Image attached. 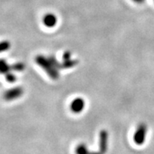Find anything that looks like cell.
Segmentation results:
<instances>
[{
    "label": "cell",
    "mask_w": 154,
    "mask_h": 154,
    "mask_svg": "<svg viewBox=\"0 0 154 154\" xmlns=\"http://www.w3.org/2000/svg\"><path fill=\"white\" fill-rule=\"evenodd\" d=\"M72 54L69 52V51H67L65 52L64 54H63V61H67V60H69V59H72Z\"/></svg>",
    "instance_id": "obj_13"
},
{
    "label": "cell",
    "mask_w": 154,
    "mask_h": 154,
    "mask_svg": "<svg viewBox=\"0 0 154 154\" xmlns=\"http://www.w3.org/2000/svg\"><path fill=\"white\" fill-rule=\"evenodd\" d=\"M78 61L76 60H72V59H69L67 61H63V62L61 63V69H67L72 68L77 65Z\"/></svg>",
    "instance_id": "obj_9"
},
{
    "label": "cell",
    "mask_w": 154,
    "mask_h": 154,
    "mask_svg": "<svg viewBox=\"0 0 154 154\" xmlns=\"http://www.w3.org/2000/svg\"><path fill=\"white\" fill-rule=\"evenodd\" d=\"M24 94V89L21 87H15L7 90L3 93V98L6 101H11L20 97Z\"/></svg>",
    "instance_id": "obj_3"
},
{
    "label": "cell",
    "mask_w": 154,
    "mask_h": 154,
    "mask_svg": "<svg viewBox=\"0 0 154 154\" xmlns=\"http://www.w3.org/2000/svg\"><path fill=\"white\" fill-rule=\"evenodd\" d=\"M35 61L40 68L43 69V71L47 72L49 77L52 79H58L60 77L59 69L55 67L52 61L50 60L49 57H45L43 55H38L35 58Z\"/></svg>",
    "instance_id": "obj_1"
},
{
    "label": "cell",
    "mask_w": 154,
    "mask_h": 154,
    "mask_svg": "<svg viewBox=\"0 0 154 154\" xmlns=\"http://www.w3.org/2000/svg\"><path fill=\"white\" fill-rule=\"evenodd\" d=\"M109 144V134L106 130H102L99 133V151L102 154H106Z\"/></svg>",
    "instance_id": "obj_4"
},
{
    "label": "cell",
    "mask_w": 154,
    "mask_h": 154,
    "mask_svg": "<svg viewBox=\"0 0 154 154\" xmlns=\"http://www.w3.org/2000/svg\"><path fill=\"white\" fill-rule=\"evenodd\" d=\"M85 108V101L82 97H76L72 100L70 105V109L73 113H79L83 112Z\"/></svg>",
    "instance_id": "obj_5"
},
{
    "label": "cell",
    "mask_w": 154,
    "mask_h": 154,
    "mask_svg": "<svg viewBox=\"0 0 154 154\" xmlns=\"http://www.w3.org/2000/svg\"><path fill=\"white\" fill-rule=\"evenodd\" d=\"M11 72V66L5 59H0V74L6 75V73Z\"/></svg>",
    "instance_id": "obj_8"
},
{
    "label": "cell",
    "mask_w": 154,
    "mask_h": 154,
    "mask_svg": "<svg viewBox=\"0 0 154 154\" xmlns=\"http://www.w3.org/2000/svg\"><path fill=\"white\" fill-rule=\"evenodd\" d=\"M10 66H11V71L12 72H22L25 69V65L22 62L14 63Z\"/></svg>",
    "instance_id": "obj_10"
},
{
    "label": "cell",
    "mask_w": 154,
    "mask_h": 154,
    "mask_svg": "<svg viewBox=\"0 0 154 154\" xmlns=\"http://www.w3.org/2000/svg\"><path fill=\"white\" fill-rule=\"evenodd\" d=\"M5 78H6V81L9 82V83H14L17 79L16 75H15V74L12 71L10 72H8V73H6V75H5Z\"/></svg>",
    "instance_id": "obj_12"
},
{
    "label": "cell",
    "mask_w": 154,
    "mask_h": 154,
    "mask_svg": "<svg viewBox=\"0 0 154 154\" xmlns=\"http://www.w3.org/2000/svg\"><path fill=\"white\" fill-rule=\"evenodd\" d=\"M10 47H11V44H10V43L9 41H1V42H0V54L8 51L9 49L10 48Z\"/></svg>",
    "instance_id": "obj_11"
},
{
    "label": "cell",
    "mask_w": 154,
    "mask_h": 154,
    "mask_svg": "<svg viewBox=\"0 0 154 154\" xmlns=\"http://www.w3.org/2000/svg\"><path fill=\"white\" fill-rule=\"evenodd\" d=\"M147 125L144 123L138 124L136 128L135 132L134 134V142L138 146H142L146 142V135H147Z\"/></svg>",
    "instance_id": "obj_2"
},
{
    "label": "cell",
    "mask_w": 154,
    "mask_h": 154,
    "mask_svg": "<svg viewBox=\"0 0 154 154\" xmlns=\"http://www.w3.org/2000/svg\"><path fill=\"white\" fill-rule=\"evenodd\" d=\"M75 154H102L99 150L96 152H91L87 148L85 143H80L75 148Z\"/></svg>",
    "instance_id": "obj_7"
},
{
    "label": "cell",
    "mask_w": 154,
    "mask_h": 154,
    "mask_svg": "<svg viewBox=\"0 0 154 154\" xmlns=\"http://www.w3.org/2000/svg\"><path fill=\"white\" fill-rule=\"evenodd\" d=\"M43 22L45 26L47 28H54L57 24V18L54 14L49 13L43 17Z\"/></svg>",
    "instance_id": "obj_6"
},
{
    "label": "cell",
    "mask_w": 154,
    "mask_h": 154,
    "mask_svg": "<svg viewBox=\"0 0 154 154\" xmlns=\"http://www.w3.org/2000/svg\"><path fill=\"white\" fill-rule=\"evenodd\" d=\"M132 1L135 3H138V4H142L145 2V0H132Z\"/></svg>",
    "instance_id": "obj_14"
}]
</instances>
